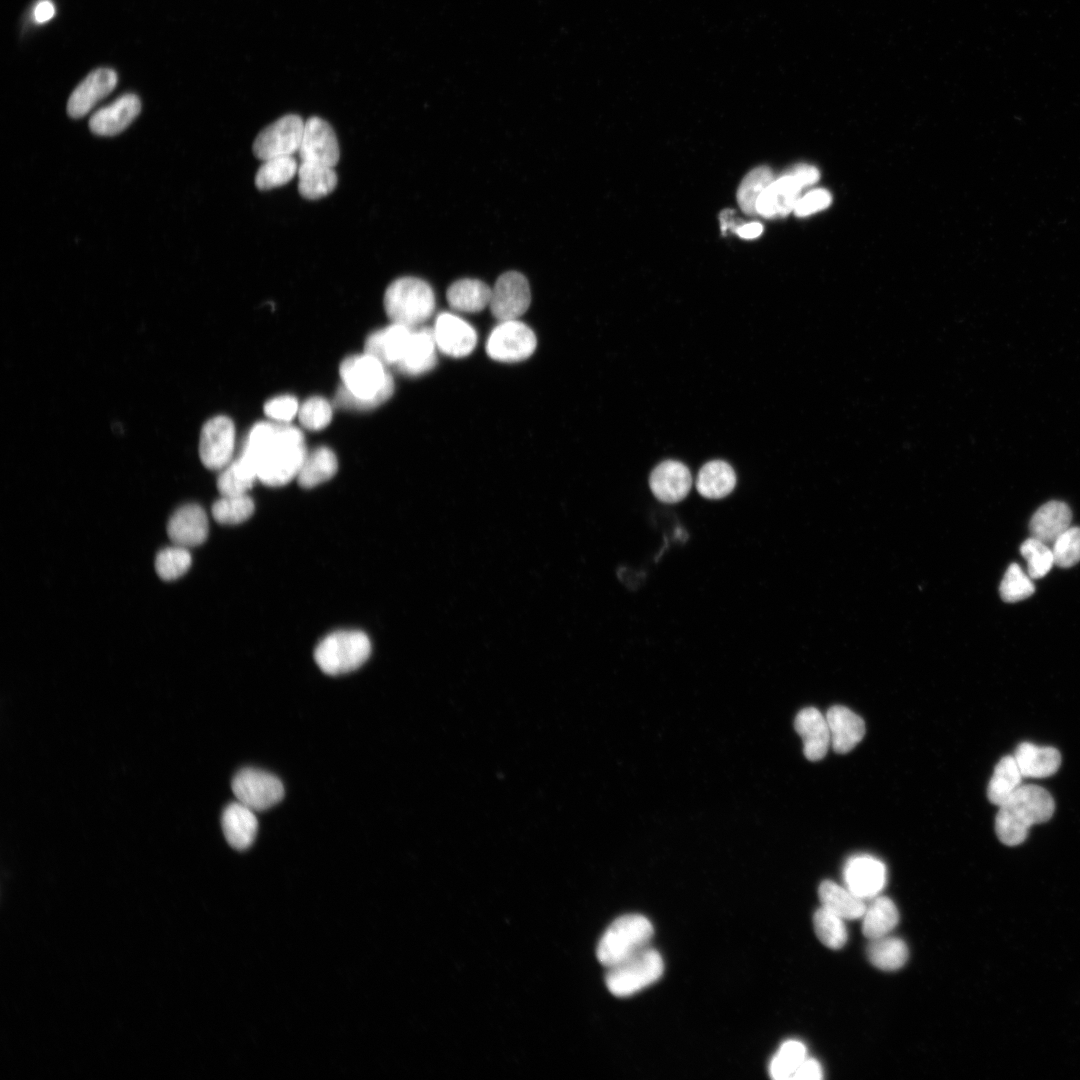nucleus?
Listing matches in <instances>:
<instances>
[{"label":"nucleus","mask_w":1080,"mask_h":1080,"mask_svg":"<svg viewBox=\"0 0 1080 1080\" xmlns=\"http://www.w3.org/2000/svg\"><path fill=\"white\" fill-rule=\"evenodd\" d=\"M831 203V195L824 189L813 190L797 201L794 212L797 216H808L818 212Z\"/></svg>","instance_id":"obj_48"},{"label":"nucleus","mask_w":1080,"mask_h":1080,"mask_svg":"<svg viewBox=\"0 0 1080 1080\" xmlns=\"http://www.w3.org/2000/svg\"><path fill=\"white\" fill-rule=\"evenodd\" d=\"M338 461L328 447L320 446L308 452L297 475L303 488H313L330 480L337 472Z\"/></svg>","instance_id":"obj_32"},{"label":"nucleus","mask_w":1080,"mask_h":1080,"mask_svg":"<svg viewBox=\"0 0 1080 1080\" xmlns=\"http://www.w3.org/2000/svg\"><path fill=\"white\" fill-rule=\"evenodd\" d=\"M170 540L178 546L193 547L202 544L208 535V520L202 507L187 504L177 509L167 524Z\"/></svg>","instance_id":"obj_20"},{"label":"nucleus","mask_w":1080,"mask_h":1080,"mask_svg":"<svg viewBox=\"0 0 1080 1080\" xmlns=\"http://www.w3.org/2000/svg\"><path fill=\"white\" fill-rule=\"evenodd\" d=\"M825 717L829 726L831 745L836 753L850 752L865 735L863 719L845 706H832Z\"/></svg>","instance_id":"obj_23"},{"label":"nucleus","mask_w":1080,"mask_h":1080,"mask_svg":"<svg viewBox=\"0 0 1080 1080\" xmlns=\"http://www.w3.org/2000/svg\"><path fill=\"white\" fill-rule=\"evenodd\" d=\"M866 951L871 964L884 971L897 970L908 959L906 943L900 938L888 935L870 940Z\"/></svg>","instance_id":"obj_36"},{"label":"nucleus","mask_w":1080,"mask_h":1080,"mask_svg":"<svg viewBox=\"0 0 1080 1080\" xmlns=\"http://www.w3.org/2000/svg\"><path fill=\"white\" fill-rule=\"evenodd\" d=\"M536 343L534 332L526 324L518 320L502 321L491 331L486 352L496 361L518 362L532 355Z\"/></svg>","instance_id":"obj_9"},{"label":"nucleus","mask_w":1080,"mask_h":1080,"mask_svg":"<svg viewBox=\"0 0 1080 1080\" xmlns=\"http://www.w3.org/2000/svg\"><path fill=\"white\" fill-rule=\"evenodd\" d=\"M221 825L227 842L236 850L249 848L257 835L258 821L255 811L238 801L225 807Z\"/></svg>","instance_id":"obj_24"},{"label":"nucleus","mask_w":1080,"mask_h":1080,"mask_svg":"<svg viewBox=\"0 0 1080 1080\" xmlns=\"http://www.w3.org/2000/svg\"><path fill=\"white\" fill-rule=\"evenodd\" d=\"M235 435L234 423L227 416H215L205 422L200 433L199 455L206 468L221 471L233 460Z\"/></svg>","instance_id":"obj_11"},{"label":"nucleus","mask_w":1080,"mask_h":1080,"mask_svg":"<svg viewBox=\"0 0 1080 1080\" xmlns=\"http://www.w3.org/2000/svg\"><path fill=\"white\" fill-rule=\"evenodd\" d=\"M446 298L449 305L456 311L480 312L489 306L491 288L481 280L464 278L449 286Z\"/></svg>","instance_id":"obj_28"},{"label":"nucleus","mask_w":1080,"mask_h":1080,"mask_svg":"<svg viewBox=\"0 0 1080 1080\" xmlns=\"http://www.w3.org/2000/svg\"><path fill=\"white\" fill-rule=\"evenodd\" d=\"M33 14L37 23H45L54 16V5L50 0H42L35 6Z\"/></svg>","instance_id":"obj_51"},{"label":"nucleus","mask_w":1080,"mask_h":1080,"mask_svg":"<svg viewBox=\"0 0 1080 1080\" xmlns=\"http://www.w3.org/2000/svg\"><path fill=\"white\" fill-rule=\"evenodd\" d=\"M254 508L248 494L225 495L213 504L212 516L220 524L236 525L249 519Z\"/></svg>","instance_id":"obj_41"},{"label":"nucleus","mask_w":1080,"mask_h":1080,"mask_svg":"<svg viewBox=\"0 0 1080 1080\" xmlns=\"http://www.w3.org/2000/svg\"><path fill=\"white\" fill-rule=\"evenodd\" d=\"M305 122L295 114L285 115L265 127L253 143L255 156L262 161L298 153Z\"/></svg>","instance_id":"obj_10"},{"label":"nucleus","mask_w":1080,"mask_h":1080,"mask_svg":"<svg viewBox=\"0 0 1080 1080\" xmlns=\"http://www.w3.org/2000/svg\"><path fill=\"white\" fill-rule=\"evenodd\" d=\"M191 560L188 548L175 545L158 552L155 559V569L161 579L171 581L187 572Z\"/></svg>","instance_id":"obj_42"},{"label":"nucleus","mask_w":1080,"mask_h":1080,"mask_svg":"<svg viewBox=\"0 0 1080 1080\" xmlns=\"http://www.w3.org/2000/svg\"><path fill=\"white\" fill-rule=\"evenodd\" d=\"M297 175L299 193L309 200L328 195L337 185V174L334 167L311 162H300Z\"/></svg>","instance_id":"obj_31"},{"label":"nucleus","mask_w":1080,"mask_h":1080,"mask_svg":"<svg viewBox=\"0 0 1080 1080\" xmlns=\"http://www.w3.org/2000/svg\"><path fill=\"white\" fill-rule=\"evenodd\" d=\"M299 403L292 395H279L268 400L264 405V413L274 422L289 423L298 415Z\"/></svg>","instance_id":"obj_47"},{"label":"nucleus","mask_w":1080,"mask_h":1080,"mask_svg":"<svg viewBox=\"0 0 1080 1080\" xmlns=\"http://www.w3.org/2000/svg\"><path fill=\"white\" fill-rule=\"evenodd\" d=\"M763 226L759 222H750L740 225L735 233L743 239H754L762 234Z\"/></svg>","instance_id":"obj_52"},{"label":"nucleus","mask_w":1080,"mask_h":1080,"mask_svg":"<svg viewBox=\"0 0 1080 1080\" xmlns=\"http://www.w3.org/2000/svg\"><path fill=\"white\" fill-rule=\"evenodd\" d=\"M1020 552L1027 561V574L1032 579L1044 577L1054 565L1052 549L1048 547V544L1033 537L1021 544Z\"/></svg>","instance_id":"obj_43"},{"label":"nucleus","mask_w":1080,"mask_h":1080,"mask_svg":"<svg viewBox=\"0 0 1080 1080\" xmlns=\"http://www.w3.org/2000/svg\"><path fill=\"white\" fill-rule=\"evenodd\" d=\"M1054 564L1069 568L1080 561V527H1069L1053 543Z\"/></svg>","instance_id":"obj_46"},{"label":"nucleus","mask_w":1080,"mask_h":1080,"mask_svg":"<svg viewBox=\"0 0 1080 1080\" xmlns=\"http://www.w3.org/2000/svg\"><path fill=\"white\" fill-rule=\"evenodd\" d=\"M299 164L294 156H279L263 161L255 176L260 190H269L288 183L298 172Z\"/></svg>","instance_id":"obj_37"},{"label":"nucleus","mask_w":1080,"mask_h":1080,"mask_svg":"<svg viewBox=\"0 0 1080 1080\" xmlns=\"http://www.w3.org/2000/svg\"><path fill=\"white\" fill-rule=\"evenodd\" d=\"M823 1078V1070L820 1063L813 1058H805L795 1074L793 1080H820Z\"/></svg>","instance_id":"obj_49"},{"label":"nucleus","mask_w":1080,"mask_h":1080,"mask_svg":"<svg viewBox=\"0 0 1080 1080\" xmlns=\"http://www.w3.org/2000/svg\"><path fill=\"white\" fill-rule=\"evenodd\" d=\"M1032 580L1017 563L1010 564L1000 583L1001 598L1012 603L1030 597L1035 590Z\"/></svg>","instance_id":"obj_44"},{"label":"nucleus","mask_w":1080,"mask_h":1080,"mask_svg":"<svg viewBox=\"0 0 1080 1080\" xmlns=\"http://www.w3.org/2000/svg\"><path fill=\"white\" fill-rule=\"evenodd\" d=\"M789 172H791L804 187L815 183L819 179L818 170L808 164L796 165Z\"/></svg>","instance_id":"obj_50"},{"label":"nucleus","mask_w":1080,"mask_h":1080,"mask_svg":"<svg viewBox=\"0 0 1080 1080\" xmlns=\"http://www.w3.org/2000/svg\"><path fill=\"white\" fill-rule=\"evenodd\" d=\"M846 888L859 898L872 899L886 883V867L877 858L856 855L848 859L843 870Z\"/></svg>","instance_id":"obj_14"},{"label":"nucleus","mask_w":1080,"mask_h":1080,"mask_svg":"<svg viewBox=\"0 0 1080 1080\" xmlns=\"http://www.w3.org/2000/svg\"><path fill=\"white\" fill-rule=\"evenodd\" d=\"M231 788L238 802L255 812L271 808L284 796L282 782L275 775L256 768L237 772Z\"/></svg>","instance_id":"obj_8"},{"label":"nucleus","mask_w":1080,"mask_h":1080,"mask_svg":"<svg viewBox=\"0 0 1080 1080\" xmlns=\"http://www.w3.org/2000/svg\"><path fill=\"white\" fill-rule=\"evenodd\" d=\"M117 84V74L109 68H100L88 74L71 93L67 112L72 118L85 116L95 105L108 96Z\"/></svg>","instance_id":"obj_16"},{"label":"nucleus","mask_w":1080,"mask_h":1080,"mask_svg":"<svg viewBox=\"0 0 1080 1080\" xmlns=\"http://www.w3.org/2000/svg\"><path fill=\"white\" fill-rule=\"evenodd\" d=\"M141 102L135 94H124L111 104L97 110L89 120L90 130L100 136H115L125 130L138 116Z\"/></svg>","instance_id":"obj_18"},{"label":"nucleus","mask_w":1080,"mask_h":1080,"mask_svg":"<svg viewBox=\"0 0 1080 1080\" xmlns=\"http://www.w3.org/2000/svg\"><path fill=\"white\" fill-rule=\"evenodd\" d=\"M342 386L335 404L344 409L369 410L387 401L394 392V381L386 366L364 352L346 357L340 364Z\"/></svg>","instance_id":"obj_2"},{"label":"nucleus","mask_w":1080,"mask_h":1080,"mask_svg":"<svg viewBox=\"0 0 1080 1080\" xmlns=\"http://www.w3.org/2000/svg\"><path fill=\"white\" fill-rule=\"evenodd\" d=\"M1014 758L1023 777L1044 778L1056 773L1061 755L1054 747L1023 742L1017 746Z\"/></svg>","instance_id":"obj_27"},{"label":"nucleus","mask_w":1080,"mask_h":1080,"mask_svg":"<svg viewBox=\"0 0 1080 1080\" xmlns=\"http://www.w3.org/2000/svg\"><path fill=\"white\" fill-rule=\"evenodd\" d=\"M653 926L644 916L627 914L615 919L597 945L596 956L606 968L612 967L648 947Z\"/></svg>","instance_id":"obj_5"},{"label":"nucleus","mask_w":1080,"mask_h":1080,"mask_svg":"<svg viewBox=\"0 0 1080 1080\" xmlns=\"http://www.w3.org/2000/svg\"><path fill=\"white\" fill-rule=\"evenodd\" d=\"M805 1058L806 1047L802 1042L785 1041L770 1061V1076L775 1080L792 1079Z\"/></svg>","instance_id":"obj_39"},{"label":"nucleus","mask_w":1080,"mask_h":1080,"mask_svg":"<svg viewBox=\"0 0 1080 1080\" xmlns=\"http://www.w3.org/2000/svg\"><path fill=\"white\" fill-rule=\"evenodd\" d=\"M414 328L392 323L371 333L365 341L364 352L374 356L385 366H396L408 347Z\"/></svg>","instance_id":"obj_22"},{"label":"nucleus","mask_w":1080,"mask_h":1080,"mask_svg":"<svg viewBox=\"0 0 1080 1080\" xmlns=\"http://www.w3.org/2000/svg\"><path fill=\"white\" fill-rule=\"evenodd\" d=\"M370 652L371 643L365 633L342 630L319 642L314 659L324 673L336 676L358 669L369 658Z\"/></svg>","instance_id":"obj_6"},{"label":"nucleus","mask_w":1080,"mask_h":1080,"mask_svg":"<svg viewBox=\"0 0 1080 1080\" xmlns=\"http://www.w3.org/2000/svg\"><path fill=\"white\" fill-rule=\"evenodd\" d=\"M862 917V933L870 940L888 935L899 921L896 905L885 896L872 898Z\"/></svg>","instance_id":"obj_33"},{"label":"nucleus","mask_w":1080,"mask_h":1080,"mask_svg":"<svg viewBox=\"0 0 1080 1080\" xmlns=\"http://www.w3.org/2000/svg\"><path fill=\"white\" fill-rule=\"evenodd\" d=\"M530 302L529 283L519 272L503 273L491 288L489 307L492 315L501 322L517 320L526 312Z\"/></svg>","instance_id":"obj_12"},{"label":"nucleus","mask_w":1080,"mask_h":1080,"mask_svg":"<svg viewBox=\"0 0 1080 1080\" xmlns=\"http://www.w3.org/2000/svg\"><path fill=\"white\" fill-rule=\"evenodd\" d=\"M267 486L286 485L297 478L307 455L302 431L288 423H256L240 452Z\"/></svg>","instance_id":"obj_1"},{"label":"nucleus","mask_w":1080,"mask_h":1080,"mask_svg":"<svg viewBox=\"0 0 1080 1080\" xmlns=\"http://www.w3.org/2000/svg\"><path fill=\"white\" fill-rule=\"evenodd\" d=\"M256 480L258 479L254 467L239 454L220 471L217 488L221 496L248 494Z\"/></svg>","instance_id":"obj_35"},{"label":"nucleus","mask_w":1080,"mask_h":1080,"mask_svg":"<svg viewBox=\"0 0 1080 1080\" xmlns=\"http://www.w3.org/2000/svg\"><path fill=\"white\" fill-rule=\"evenodd\" d=\"M432 330L437 349L450 357H465L474 350L477 344L474 328L451 313L439 314Z\"/></svg>","instance_id":"obj_15"},{"label":"nucleus","mask_w":1080,"mask_h":1080,"mask_svg":"<svg viewBox=\"0 0 1080 1080\" xmlns=\"http://www.w3.org/2000/svg\"><path fill=\"white\" fill-rule=\"evenodd\" d=\"M813 926L816 936L826 947L836 950L846 944L848 934L844 919L824 907L815 911Z\"/></svg>","instance_id":"obj_40"},{"label":"nucleus","mask_w":1080,"mask_h":1080,"mask_svg":"<svg viewBox=\"0 0 1080 1080\" xmlns=\"http://www.w3.org/2000/svg\"><path fill=\"white\" fill-rule=\"evenodd\" d=\"M733 213H734V211L730 210V209H726V210L721 212V214H720V223H721V231H722V233H725L729 229H731V230H733L735 232L736 229L739 227V226H737V223H735V221L732 219Z\"/></svg>","instance_id":"obj_53"},{"label":"nucleus","mask_w":1080,"mask_h":1080,"mask_svg":"<svg viewBox=\"0 0 1080 1080\" xmlns=\"http://www.w3.org/2000/svg\"><path fill=\"white\" fill-rule=\"evenodd\" d=\"M663 959L659 952L646 947L624 961L608 968L605 983L617 997L630 996L652 983L662 975Z\"/></svg>","instance_id":"obj_7"},{"label":"nucleus","mask_w":1080,"mask_h":1080,"mask_svg":"<svg viewBox=\"0 0 1080 1080\" xmlns=\"http://www.w3.org/2000/svg\"><path fill=\"white\" fill-rule=\"evenodd\" d=\"M649 485L659 501L673 504L680 502L688 495L692 486V476L683 463L666 460L652 470Z\"/></svg>","instance_id":"obj_17"},{"label":"nucleus","mask_w":1080,"mask_h":1080,"mask_svg":"<svg viewBox=\"0 0 1080 1080\" xmlns=\"http://www.w3.org/2000/svg\"><path fill=\"white\" fill-rule=\"evenodd\" d=\"M736 474L730 464L722 460L707 462L699 470L696 488L700 495L708 499H720L728 496L735 488Z\"/></svg>","instance_id":"obj_29"},{"label":"nucleus","mask_w":1080,"mask_h":1080,"mask_svg":"<svg viewBox=\"0 0 1080 1080\" xmlns=\"http://www.w3.org/2000/svg\"><path fill=\"white\" fill-rule=\"evenodd\" d=\"M297 416L305 429L319 431L330 424L333 410L325 398L313 396L300 405Z\"/></svg>","instance_id":"obj_45"},{"label":"nucleus","mask_w":1080,"mask_h":1080,"mask_svg":"<svg viewBox=\"0 0 1080 1080\" xmlns=\"http://www.w3.org/2000/svg\"><path fill=\"white\" fill-rule=\"evenodd\" d=\"M1071 520L1072 512L1066 503L1049 501L1033 514L1029 524L1031 537L1053 544L1070 527Z\"/></svg>","instance_id":"obj_26"},{"label":"nucleus","mask_w":1080,"mask_h":1080,"mask_svg":"<svg viewBox=\"0 0 1080 1080\" xmlns=\"http://www.w3.org/2000/svg\"><path fill=\"white\" fill-rule=\"evenodd\" d=\"M802 188L791 172L774 179L757 200V214L765 218L786 216L794 210Z\"/></svg>","instance_id":"obj_19"},{"label":"nucleus","mask_w":1080,"mask_h":1080,"mask_svg":"<svg viewBox=\"0 0 1080 1080\" xmlns=\"http://www.w3.org/2000/svg\"><path fill=\"white\" fill-rule=\"evenodd\" d=\"M436 348L432 329H413L404 356L395 367L399 372L407 376H419L427 373L437 363Z\"/></svg>","instance_id":"obj_25"},{"label":"nucleus","mask_w":1080,"mask_h":1080,"mask_svg":"<svg viewBox=\"0 0 1080 1080\" xmlns=\"http://www.w3.org/2000/svg\"><path fill=\"white\" fill-rule=\"evenodd\" d=\"M1054 809V800L1046 789L1021 785L999 805L995 818L997 837L1005 845H1019L1027 838L1030 827L1048 821Z\"/></svg>","instance_id":"obj_3"},{"label":"nucleus","mask_w":1080,"mask_h":1080,"mask_svg":"<svg viewBox=\"0 0 1080 1080\" xmlns=\"http://www.w3.org/2000/svg\"><path fill=\"white\" fill-rule=\"evenodd\" d=\"M818 896L822 907L844 920L860 918L866 910L863 899L830 880L819 885Z\"/></svg>","instance_id":"obj_30"},{"label":"nucleus","mask_w":1080,"mask_h":1080,"mask_svg":"<svg viewBox=\"0 0 1080 1080\" xmlns=\"http://www.w3.org/2000/svg\"><path fill=\"white\" fill-rule=\"evenodd\" d=\"M1022 778L1014 756L1008 755L1001 758L988 783L989 801L994 805H1001L1022 785Z\"/></svg>","instance_id":"obj_34"},{"label":"nucleus","mask_w":1080,"mask_h":1080,"mask_svg":"<svg viewBox=\"0 0 1080 1080\" xmlns=\"http://www.w3.org/2000/svg\"><path fill=\"white\" fill-rule=\"evenodd\" d=\"M794 727L803 740L805 757L810 761L821 760L831 744L826 717L818 709L807 707L796 715Z\"/></svg>","instance_id":"obj_21"},{"label":"nucleus","mask_w":1080,"mask_h":1080,"mask_svg":"<svg viewBox=\"0 0 1080 1080\" xmlns=\"http://www.w3.org/2000/svg\"><path fill=\"white\" fill-rule=\"evenodd\" d=\"M298 154L301 162L335 167L340 152L332 127L319 117H311L305 121Z\"/></svg>","instance_id":"obj_13"},{"label":"nucleus","mask_w":1080,"mask_h":1080,"mask_svg":"<svg viewBox=\"0 0 1080 1080\" xmlns=\"http://www.w3.org/2000/svg\"><path fill=\"white\" fill-rule=\"evenodd\" d=\"M384 308L392 323L415 328L432 316L435 295L426 281L411 276L401 277L387 287Z\"/></svg>","instance_id":"obj_4"},{"label":"nucleus","mask_w":1080,"mask_h":1080,"mask_svg":"<svg viewBox=\"0 0 1080 1080\" xmlns=\"http://www.w3.org/2000/svg\"><path fill=\"white\" fill-rule=\"evenodd\" d=\"M773 180V173L771 169L766 166H760L751 170L743 178L737 191L738 204L743 212L748 215L757 214V200Z\"/></svg>","instance_id":"obj_38"}]
</instances>
